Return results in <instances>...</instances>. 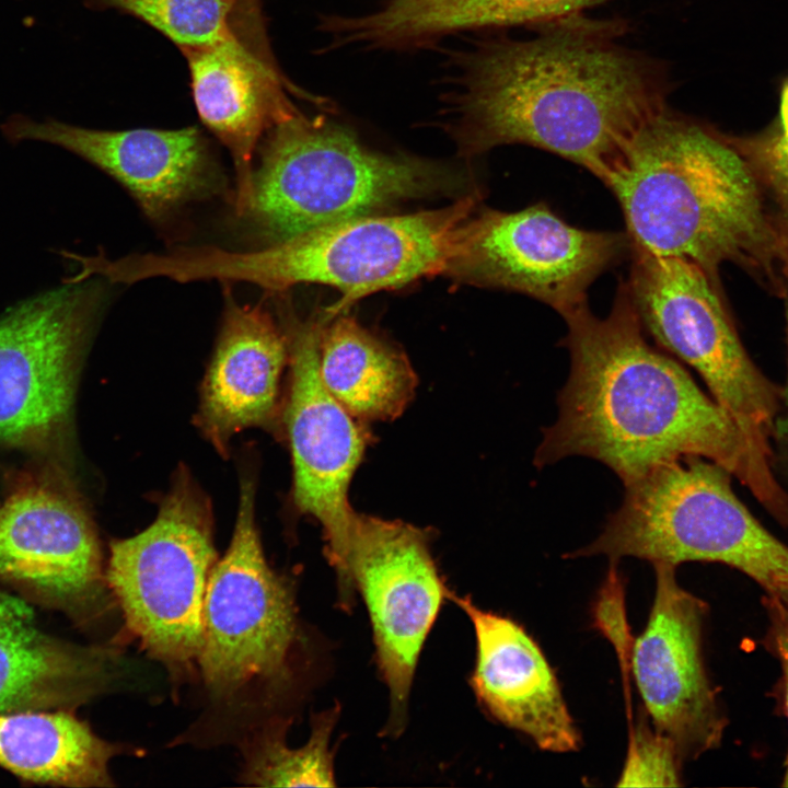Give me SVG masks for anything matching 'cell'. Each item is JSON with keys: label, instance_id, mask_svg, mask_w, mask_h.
<instances>
[{"label": "cell", "instance_id": "obj_1", "mask_svg": "<svg viewBox=\"0 0 788 788\" xmlns=\"http://www.w3.org/2000/svg\"><path fill=\"white\" fill-rule=\"evenodd\" d=\"M564 320L570 371L535 466L587 456L627 486L659 466L700 456L728 470L788 528V496L769 464L679 362L647 343L627 282H621L605 317L586 304Z\"/></svg>", "mask_w": 788, "mask_h": 788}, {"label": "cell", "instance_id": "obj_19", "mask_svg": "<svg viewBox=\"0 0 788 788\" xmlns=\"http://www.w3.org/2000/svg\"><path fill=\"white\" fill-rule=\"evenodd\" d=\"M287 350L286 336L262 306L240 304L225 291L198 419L220 451L237 431L271 417Z\"/></svg>", "mask_w": 788, "mask_h": 788}, {"label": "cell", "instance_id": "obj_21", "mask_svg": "<svg viewBox=\"0 0 788 788\" xmlns=\"http://www.w3.org/2000/svg\"><path fill=\"white\" fill-rule=\"evenodd\" d=\"M605 0H390L348 18L347 38L367 48L421 47L465 30L520 25L571 15Z\"/></svg>", "mask_w": 788, "mask_h": 788}, {"label": "cell", "instance_id": "obj_7", "mask_svg": "<svg viewBox=\"0 0 788 788\" xmlns=\"http://www.w3.org/2000/svg\"><path fill=\"white\" fill-rule=\"evenodd\" d=\"M630 251L627 285L644 329L703 378L753 451L769 463L784 387L749 357L717 293V283L690 260Z\"/></svg>", "mask_w": 788, "mask_h": 788}, {"label": "cell", "instance_id": "obj_2", "mask_svg": "<svg viewBox=\"0 0 788 788\" xmlns=\"http://www.w3.org/2000/svg\"><path fill=\"white\" fill-rule=\"evenodd\" d=\"M461 68L451 96L465 150L529 144L607 187L639 131L665 111L648 65L598 26L565 24L525 42L484 43Z\"/></svg>", "mask_w": 788, "mask_h": 788}, {"label": "cell", "instance_id": "obj_24", "mask_svg": "<svg viewBox=\"0 0 788 788\" xmlns=\"http://www.w3.org/2000/svg\"><path fill=\"white\" fill-rule=\"evenodd\" d=\"M86 4L130 14L183 51L223 39L262 0H86Z\"/></svg>", "mask_w": 788, "mask_h": 788}, {"label": "cell", "instance_id": "obj_23", "mask_svg": "<svg viewBox=\"0 0 788 788\" xmlns=\"http://www.w3.org/2000/svg\"><path fill=\"white\" fill-rule=\"evenodd\" d=\"M317 351L324 385L354 417L391 419L410 401L416 378L405 356L354 318L320 322Z\"/></svg>", "mask_w": 788, "mask_h": 788}, {"label": "cell", "instance_id": "obj_16", "mask_svg": "<svg viewBox=\"0 0 788 788\" xmlns=\"http://www.w3.org/2000/svg\"><path fill=\"white\" fill-rule=\"evenodd\" d=\"M183 54L199 118L232 157L234 206L244 217L253 201L255 152L274 125L298 112L289 93L300 91L273 56L262 4L223 39Z\"/></svg>", "mask_w": 788, "mask_h": 788}, {"label": "cell", "instance_id": "obj_28", "mask_svg": "<svg viewBox=\"0 0 788 788\" xmlns=\"http://www.w3.org/2000/svg\"><path fill=\"white\" fill-rule=\"evenodd\" d=\"M763 606L767 616V628L762 644L780 665V676L773 688L776 708L788 722V589L765 593ZM781 786L788 787V750Z\"/></svg>", "mask_w": 788, "mask_h": 788}, {"label": "cell", "instance_id": "obj_5", "mask_svg": "<svg viewBox=\"0 0 788 788\" xmlns=\"http://www.w3.org/2000/svg\"><path fill=\"white\" fill-rule=\"evenodd\" d=\"M731 473L700 456L659 466L625 486L601 534L568 557H636L677 566L719 563L765 593L788 589V546L768 532L732 490Z\"/></svg>", "mask_w": 788, "mask_h": 788}, {"label": "cell", "instance_id": "obj_18", "mask_svg": "<svg viewBox=\"0 0 788 788\" xmlns=\"http://www.w3.org/2000/svg\"><path fill=\"white\" fill-rule=\"evenodd\" d=\"M470 617L476 637L472 685L483 706L541 750L578 751L580 733L544 652L510 617L484 611L470 598L448 592Z\"/></svg>", "mask_w": 788, "mask_h": 788}, {"label": "cell", "instance_id": "obj_27", "mask_svg": "<svg viewBox=\"0 0 788 788\" xmlns=\"http://www.w3.org/2000/svg\"><path fill=\"white\" fill-rule=\"evenodd\" d=\"M729 139L750 165L761 187L767 189L779 204L788 225V149L775 139L772 131Z\"/></svg>", "mask_w": 788, "mask_h": 788}, {"label": "cell", "instance_id": "obj_25", "mask_svg": "<svg viewBox=\"0 0 788 788\" xmlns=\"http://www.w3.org/2000/svg\"><path fill=\"white\" fill-rule=\"evenodd\" d=\"M333 712L316 720L312 735L299 749L288 748L279 738L262 743L250 763L246 779L264 787L335 786L329 738Z\"/></svg>", "mask_w": 788, "mask_h": 788}, {"label": "cell", "instance_id": "obj_26", "mask_svg": "<svg viewBox=\"0 0 788 788\" xmlns=\"http://www.w3.org/2000/svg\"><path fill=\"white\" fill-rule=\"evenodd\" d=\"M681 764L673 744L665 737L640 727L631 735L617 786H680Z\"/></svg>", "mask_w": 788, "mask_h": 788}, {"label": "cell", "instance_id": "obj_14", "mask_svg": "<svg viewBox=\"0 0 788 788\" xmlns=\"http://www.w3.org/2000/svg\"><path fill=\"white\" fill-rule=\"evenodd\" d=\"M348 565L368 607L393 720L401 723L420 650L449 590L426 535L401 521L356 513Z\"/></svg>", "mask_w": 788, "mask_h": 788}, {"label": "cell", "instance_id": "obj_8", "mask_svg": "<svg viewBox=\"0 0 788 788\" xmlns=\"http://www.w3.org/2000/svg\"><path fill=\"white\" fill-rule=\"evenodd\" d=\"M215 564L209 510L187 482L175 485L146 530L111 544L106 583L131 631L169 667L198 661Z\"/></svg>", "mask_w": 788, "mask_h": 788}, {"label": "cell", "instance_id": "obj_30", "mask_svg": "<svg viewBox=\"0 0 788 788\" xmlns=\"http://www.w3.org/2000/svg\"><path fill=\"white\" fill-rule=\"evenodd\" d=\"M770 131L775 139L788 149V79L780 92L779 126L776 130Z\"/></svg>", "mask_w": 788, "mask_h": 788}, {"label": "cell", "instance_id": "obj_9", "mask_svg": "<svg viewBox=\"0 0 788 788\" xmlns=\"http://www.w3.org/2000/svg\"><path fill=\"white\" fill-rule=\"evenodd\" d=\"M94 277H71L0 317V447L51 453L67 432Z\"/></svg>", "mask_w": 788, "mask_h": 788}, {"label": "cell", "instance_id": "obj_29", "mask_svg": "<svg viewBox=\"0 0 788 788\" xmlns=\"http://www.w3.org/2000/svg\"><path fill=\"white\" fill-rule=\"evenodd\" d=\"M783 387L781 408L770 437L769 465L778 485L788 496V369L787 382Z\"/></svg>", "mask_w": 788, "mask_h": 788}, {"label": "cell", "instance_id": "obj_4", "mask_svg": "<svg viewBox=\"0 0 788 788\" xmlns=\"http://www.w3.org/2000/svg\"><path fill=\"white\" fill-rule=\"evenodd\" d=\"M476 200L402 216H360L323 225L253 251L181 247L159 259L176 282H250L269 291L322 283L341 293L329 316L373 292L447 274Z\"/></svg>", "mask_w": 788, "mask_h": 788}, {"label": "cell", "instance_id": "obj_12", "mask_svg": "<svg viewBox=\"0 0 788 788\" xmlns=\"http://www.w3.org/2000/svg\"><path fill=\"white\" fill-rule=\"evenodd\" d=\"M0 582L78 624L106 606L92 523L49 465L18 472L0 502Z\"/></svg>", "mask_w": 788, "mask_h": 788}, {"label": "cell", "instance_id": "obj_20", "mask_svg": "<svg viewBox=\"0 0 788 788\" xmlns=\"http://www.w3.org/2000/svg\"><path fill=\"white\" fill-rule=\"evenodd\" d=\"M109 656L45 633L24 596L0 590V714L72 709L100 692Z\"/></svg>", "mask_w": 788, "mask_h": 788}, {"label": "cell", "instance_id": "obj_3", "mask_svg": "<svg viewBox=\"0 0 788 788\" xmlns=\"http://www.w3.org/2000/svg\"><path fill=\"white\" fill-rule=\"evenodd\" d=\"M609 188L630 248L695 263L715 283L731 262L784 292L788 231L769 218L728 136L665 109L636 136Z\"/></svg>", "mask_w": 788, "mask_h": 788}, {"label": "cell", "instance_id": "obj_6", "mask_svg": "<svg viewBox=\"0 0 788 788\" xmlns=\"http://www.w3.org/2000/svg\"><path fill=\"white\" fill-rule=\"evenodd\" d=\"M258 148L253 201L244 217L271 243L445 184L437 167L370 150L349 130L299 111L274 125Z\"/></svg>", "mask_w": 788, "mask_h": 788}, {"label": "cell", "instance_id": "obj_15", "mask_svg": "<svg viewBox=\"0 0 788 788\" xmlns=\"http://www.w3.org/2000/svg\"><path fill=\"white\" fill-rule=\"evenodd\" d=\"M653 567V603L634 642L631 669L654 731L673 744L681 762L695 760L719 746L727 727L704 663L708 606L679 584L675 566Z\"/></svg>", "mask_w": 788, "mask_h": 788}, {"label": "cell", "instance_id": "obj_17", "mask_svg": "<svg viewBox=\"0 0 788 788\" xmlns=\"http://www.w3.org/2000/svg\"><path fill=\"white\" fill-rule=\"evenodd\" d=\"M2 131L9 140L48 142L86 160L121 184L157 223L223 187L210 142L196 126L99 130L15 115Z\"/></svg>", "mask_w": 788, "mask_h": 788}, {"label": "cell", "instance_id": "obj_13", "mask_svg": "<svg viewBox=\"0 0 788 788\" xmlns=\"http://www.w3.org/2000/svg\"><path fill=\"white\" fill-rule=\"evenodd\" d=\"M318 324H292L288 340L291 387L287 424L293 497L300 510L322 524L340 596L348 603L355 587L348 557L356 512L348 503L347 493L363 455L366 434L322 381Z\"/></svg>", "mask_w": 788, "mask_h": 788}, {"label": "cell", "instance_id": "obj_11", "mask_svg": "<svg viewBox=\"0 0 788 788\" xmlns=\"http://www.w3.org/2000/svg\"><path fill=\"white\" fill-rule=\"evenodd\" d=\"M254 485L241 483L230 546L209 575L198 658L211 694L229 696L281 674L294 638L290 588L267 565L255 525Z\"/></svg>", "mask_w": 788, "mask_h": 788}, {"label": "cell", "instance_id": "obj_10", "mask_svg": "<svg viewBox=\"0 0 788 788\" xmlns=\"http://www.w3.org/2000/svg\"><path fill=\"white\" fill-rule=\"evenodd\" d=\"M627 234L570 225L544 202L470 218L447 275L471 285L521 292L563 317L587 304L590 285L616 263Z\"/></svg>", "mask_w": 788, "mask_h": 788}, {"label": "cell", "instance_id": "obj_22", "mask_svg": "<svg viewBox=\"0 0 788 788\" xmlns=\"http://www.w3.org/2000/svg\"><path fill=\"white\" fill-rule=\"evenodd\" d=\"M116 753L68 709L0 714V766L24 780L113 786L108 763Z\"/></svg>", "mask_w": 788, "mask_h": 788}]
</instances>
